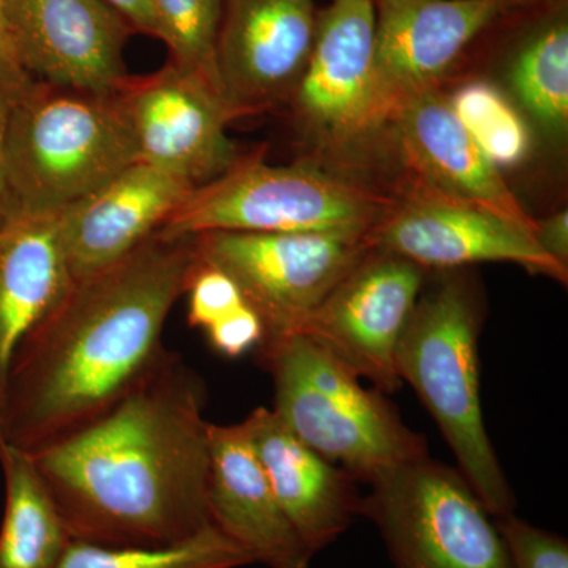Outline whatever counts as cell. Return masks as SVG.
Here are the masks:
<instances>
[{
	"label": "cell",
	"mask_w": 568,
	"mask_h": 568,
	"mask_svg": "<svg viewBox=\"0 0 568 568\" xmlns=\"http://www.w3.org/2000/svg\"><path fill=\"white\" fill-rule=\"evenodd\" d=\"M73 283L61 213L10 212L0 222V416L14 351Z\"/></svg>",
	"instance_id": "obj_20"
},
{
	"label": "cell",
	"mask_w": 568,
	"mask_h": 568,
	"mask_svg": "<svg viewBox=\"0 0 568 568\" xmlns=\"http://www.w3.org/2000/svg\"><path fill=\"white\" fill-rule=\"evenodd\" d=\"M508 85L526 118L548 140L568 129V24L564 17L545 22L515 52Z\"/></svg>",
	"instance_id": "obj_22"
},
{
	"label": "cell",
	"mask_w": 568,
	"mask_h": 568,
	"mask_svg": "<svg viewBox=\"0 0 568 568\" xmlns=\"http://www.w3.org/2000/svg\"><path fill=\"white\" fill-rule=\"evenodd\" d=\"M448 103L496 168L517 166L528 159L532 142L528 121L491 82H466Z\"/></svg>",
	"instance_id": "obj_24"
},
{
	"label": "cell",
	"mask_w": 568,
	"mask_h": 568,
	"mask_svg": "<svg viewBox=\"0 0 568 568\" xmlns=\"http://www.w3.org/2000/svg\"><path fill=\"white\" fill-rule=\"evenodd\" d=\"M196 186L141 162L61 213L74 280L111 267L151 239Z\"/></svg>",
	"instance_id": "obj_17"
},
{
	"label": "cell",
	"mask_w": 568,
	"mask_h": 568,
	"mask_svg": "<svg viewBox=\"0 0 568 568\" xmlns=\"http://www.w3.org/2000/svg\"><path fill=\"white\" fill-rule=\"evenodd\" d=\"M33 77L22 69L7 48L0 47V222L9 213V192H7V144L14 108L22 92Z\"/></svg>",
	"instance_id": "obj_28"
},
{
	"label": "cell",
	"mask_w": 568,
	"mask_h": 568,
	"mask_svg": "<svg viewBox=\"0 0 568 568\" xmlns=\"http://www.w3.org/2000/svg\"><path fill=\"white\" fill-rule=\"evenodd\" d=\"M426 271L369 250L302 325L306 335L383 394L403 386L395 354L425 286Z\"/></svg>",
	"instance_id": "obj_10"
},
{
	"label": "cell",
	"mask_w": 568,
	"mask_h": 568,
	"mask_svg": "<svg viewBox=\"0 0 568 568\" xmlns=\"http://www.w3.org/2000/svg\"><path fill=\"white\" fill-rule=\"evenodd\" d=\"M394 197L328 173L312 162L268 164L242 155L222 178L196 186L156 233L190 239L211 231L366 235L395 207Z\"/></svg>",
	"instance_id": "obj_6"
},
{
	"label": "cell",
	"mask_w": 568,
	"mask_h": 568,
	"mask_svg": "<svg viewBox=\"0 0 568 568\" xmlns=\"http://www.w3.org/2000/svg\"><path fill=\"white\" fill-rule=\"evenodd\" d=\"M387 123L420 185L536 231V220L519 204L499 168L466 132L439 88L399 103Z\"/></svg>",
	"instance_id": "obj_16"
},
{
	"label": "cell",
	"mask_w": 568,
	"mask_h": 568,
	"mask_svg": "<svg viewBox=\"0 0 568 568\" xmlns=\"http://www.w3.org/2000/svg\"><path fill=\"white\" fill-rule=\"evenodd\" d=\"M192 239L194 257L237 283L265 336L298 334L328 293L369 250L366 235L211 231ZM264 336V338H265Z\"/></svg>",
	"instance_id": "obj_8"
},
{
	"label": "cell",
	"mask_w": 568,
	"mask_h": 568,
	"mask_svg": "<svg viewBox=\"0 0 568 568\" xmlns=\"http://www.w3.org/2000/svg\"><path fill=\"white\" fill-rule=\"evenodd\" d=\"M424 286L398 347L395 366L424 403L457 458L458 470L495 518L514 514V489L485 426L478 336L484 323L476 286L440 271Z\"/></svg>",
	"instance_id": "obj_3"
},
{
	"label": "cell",
	"mask_w": 568,
	"mask_h": 568,
	"mask_svg": "<svg viewBox=\"0 0 568 568\" xmlns=\"http://www.w3.org/2000/svg\"><path fill=\"white\" fill-rule=\"evenodd\" d=\"M193 264L192 239L155 233L119 263L74 280L14 351L0 444L36 454L114 405L162 353L164 323Z\"/></svg>",
	"instance_id": "obj_2"
},
{
	"label": "cell",
	"mask_w": 568,
	"mask_h": 568,
	"mask_svg": "<svg viewBox=\"0 0 568 568\" xmlns=\"http://www.w3.org/2000/svg\"><path fill=\"white\" fill-rule=\"evenodd\" d=\"M510 568H568V541L514 514L495 518Z\"/></svg>",
	"instance_id": "obj_27"
},
{
	"label": "cell",
	"mask_w": 568,
	"mask_h": 568,
	"mask_svg": "<svg viewBox=\"0 0 568 568\" xmlns=\"http://www.w3.org/2000/svg\"><path fill=\"white\" fill-rule=\"evenodd\" d=\"M185 294H189L186 321L190 327L203 331L245 304L244 294L230 275L213 265L201 263L196 257Z\"/></svg>",
	"instance_id": "obj_26"
},
{
	"label": "cell",
	"mask_w": 568,
	"mask_h": 568,
	"mask_svg": "<svg viewBox=\"0 0 568 568\" xmlns=\"http://www.w3.org/2000/svg\"><path fill=\"white\" fill-rule=\"evenodd\" d=\"M115 93L138 162L201 186L241 160L227 126L242 115L196 71L168 61L155 73L130 74Z\"/></svg>",
	"instance_id": "obj_9"
},
{
	"label": "cell",
	"mask_w": 568,
	"mask_h": 568,
	"mask_svg": "<svg viewBox=\"0 0 568 568\" xmlns=\"http://www.w3.org/2000/svg\"><path fill=\"white\" fill-rule=\"evenodd\" d=\"M538 246L560 267L568 268V213L560 211L537 222L534 231Z\"/></svg>",
	"instance_id": "obj_30"
},
{
	"label": "cell",
	"mask_w": 568,
	"mask_h": 568,
	"mask_svg": "<svg viewBox=\"0 0 568 568\" xmlns=\"http://www.w3.org/2000/svg\"><path fill=\"white\" fill-rule=\"evenodd\" d=\"M376 11L373 0H332L291 102L310 132L349 144L376 132Z\"/></svg>",
	"instance_id": "obj_15"
},
{
	"label": "cell",
	"mask_w": 568,
	"mask_h": 568,
	"mask_svg": "<svg viewBox=\"0 0 568 568\" xmlns=\"http://www.w3.org/2000/svg\"><path fill=\"white\" fill-rule=\"evenodd\" d=\"M369 244L405 257L426 272L514 263L562 284L568 280V268L560 267L538 246L532 230L424 185L405 201H396L369 234Z\"/></svg>",
	"instance_id": "obj_11"
},
{
	"label": "cell",
	"mask_w": 568,
	"mask_h": 568,
	"mask_svg": "<svg viewBox=\"0 0 568 568\" xmlns=\"http://www.w3.org/2000/svg\"><path fill=\"white\" fill-rule=\"evenodd\" d=\"M381 121L399 103L437 89L466 48L518 0H373Z\"/></svg>",
	"instance_id": "obj_14"
},
{
	"label": "cell",
	"mask_w": 568,
	"mask_h": 568,
	"mask_svg": "<svg viewBox=\"0 0 568 568\" xmlns=\"http://www.w3.org/2000/svg\"><path fill=\"white\" fill-rule=\"evenodd\" d=\"M244 424L276 500L313 555L335 544L361 517L362 496L342 467L302 443L267 407Z\"/></svg>",
	"instance_id": "obj_19"
},
{
	"label": "cell",
	"mask_w": 568,
	"mask_h": 568,
	"mask_svg": "<svg viewBox=\"0 0 568 568\" xmlns=\"http://www.w3.org/2000/svg\"><path fill=\"white\" fill-rule=\"evenodd\" d=\"M257 362L274 379V413L302 443L355 481L428 455L425 437L381 390H368L342 362L302 334L265 336Z\"/></svg>",
	"instance_id": "obj_4"
},
{
	"label": "cell",
	"mask_w": 568,
	"mask_h": 568,
	"mask_svg": "<svg viewBox=\"0 0 568 568\" xmlns=\"http://www.w3.org/2000/svg\"><path fill=\"white\" fill-rule=\"evenodd\" d=\"M368 487L358 515L375 523L395 568H510L495 517L458 469L426 455Z\"/></svg>",
	"instance_id": "obj_7"
},
{
	"label": "cell",
	"mask_w": 568,
	"mask_h": 568,
	"mask_svg": "<svg viewBox=\"0 0 568 568\" xmlns=\"http://www.w3.org/2000/svg\"><path fill=\"white\" fill-rule=\"evenodd\" d=\"M252 558L213 525L179 544L125 547L73 540L58 568H241Z\"/></svg>",
	"instance_id": "obj_23"
},
{
	"label": "cell",
	"mask_w": 568,
	"mask_h": 568,
	"mask_svg": "<svg viewBox=\"0 0 568 568\" xmlns=\"http://www.w3.org/2000/svg\"><path fill=\"white\" fill-rule=\"evenodd\" d=\"M316 0H223L215 69L242 118L287 102L315 44Z\"/></svg>",
	"instance_id": "obj_13"
},
{
	"label": "cell",
	"mask_w": 568,
	"mask_h": 568,
	"mask_svg": "<svg viewBox=\"0 0 568 568\" xmlns=\"http://www.w3.org/2000/svg\"><path fill=\"white\" fill-rule=\"evenodd\" d=\"M3 36L36 80L115 92L130 77L123 61L136 33L103 0H2Z\"/></svg>",
	"instance_id": "obj_12"
},
{
	"label": "cell",
	"mask_w": 568,
	"mask_h": 568,
	"mask_svg": "<svg viewBox=\"0 0 568 568\" xmlns=\"http://www.w3.org/2000/svg\"><path fill=\"white\" fill-rule=\"evenodd\" d=\"M209 518L253 564L310 568L312 549L276 500L244 424L209 428Z\"/></svg>",
	"instance_id": "obj_18"
},
{
	"label": "cell",
	"mask_w": 568,
	"mask_h": 568,
	"mask_svg": "<svg viewBox=\"0 0 568 568\" xmlns=\"http://www.w3.org/2000/svg\"><path fill=\"white\" fill-rule=\"evenodd\" d=\"M205 403L203 377L163 347L103 414L29 454L73 540L163 547L212 525Z\"/></svg>",
	"instance_id": "obj_1"
},
{
	"label": "cell",
	"mask_w": 568,
	"mask_h": 568,
	"mask_svg": "<svg viewBox=\"0 0 568 568\" xmlns=\"http://www.w3.org/2000/svg\"><path fill=\"white\" fill-rule=\"evenodd\" d=\"M205 334L216 353L237 358L263 343L265 328L263 320L245 302L231 315L209 327Z\"/></svg>",
	"instance_id": "obj_29"
},
{
	"label": "cell",
	"mask_w": 568,
	"mask_h": 568,
	"mask_svg": "<svg viewBox=\"0 0 568 568\" xmlns=\"http://www.w3.org/2000/svg\"><path fill=\"white\" fill-rule=\"evenodd\" d=\"M519 3H523V6H529V3L537 2V0H518Z\"/></svg>",
	"instance_id": "obj_33"
},
{
	"label": "cell",
	"mask_w": 568,
	"mask_h": 568,
	"mask_svg": "<svg viewBox=\"0 0 568 568\" xmlns=\"http://www.w3.org/2000/svg\"><path fill=\"white\" fill-rule=\"evenodd\" d=\"M0 47L7 48V50L10 51L9 44H7V41H6V36H3L2 0H0Z\"/></svg>",
	"instance_id": "obj_32"
},
{
	"label": "cell",
	"mask_w": 568,
	"mask_h": 568,
	"mask_svg": "<svg viewBox=\"0 0 568 568\" xmlns=\"http://www.w3.org/2000/svg\"><path fill=\"white\" fill-rule=\"evenodd\" d=\"M136 162L118 93L33 78L11 119L9 213H62Z\"/></svg>",
	"instance_id": "obj_5"
},
{
	"label": "cell",
	"mask_w": 568,
	"mask_h": 568,
	"mask_svg": "<svg viewBox=\"0 0 568 568\" xmlns=\"http://www.w3.org/2000/svg\"><path fill=\"white\" fill-rule=\"evenodd\" d=\"M6 508L0 525V568H58L71 538L61 510L31 455L0 444Z\"/></svg>",
	"instance_id": "obj_21"
},
{
	"label": "cell",
	"mask_w": 568,
	"mask_h": 568,
	"mask_svg": "<svg viewBox=\"0 0 568 568\" xmlns=\"http://www.w3.org/2000/svg\"><path fill=\"white\" fill-rule=\"evenodd\" d=\"M104 3L118 11L132 26L136 33L156 39V24L153 18L151 0H103Z\"/></svg>",
	"instance_id": "obj_31"
},
{
	"label": "cell",
	"mask_w": 568,
	"mask_h": 568,
	"mask_svg": "<svg viewBox=\"0 0 568 568\" xmlns=\"http://www.w3.org/2000/svg\"><path fill=\"white\" fill-rule=\"evenodd\" d=\"M156 40L170 61L196 71L222 93L215 69V44L223 0H151ZM223 95V93H222Z\"/></svg>",
	"instance_id": "obj_25"
}]
</instances>
